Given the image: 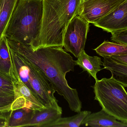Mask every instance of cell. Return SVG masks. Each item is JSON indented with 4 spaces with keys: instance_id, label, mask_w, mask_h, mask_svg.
<instances>
[{
    "instance_id": "7a4b0ae2",
    "label": "cell",
    "mask_w": 127,
    "mask_h": 127,
    "mask_svg": "<svg viewBox=\"0 0 127 127\" xmlns=\"http://www.w3.org/2000/svg\"><path fill=\"white\" fill-rule=\"evenodd\" d=\"M84 0H43L41 30L36 50L63 47L64 35L68 25L81 13Z\"/></svg>"
},
{
    "instance_id": "8992f818",
    "label": "cell",
    "mask_w": 127,
    "mask_h": 127,
    "mask_svg": "<svg viewBox=\"0 0 127 127\" xmlns=\"http://www.w3.org/2000/svg\"><path fill=\"white\" fill-rule=\"evenodd\" d=\"M89 24L80 16H76L68 25L64 35V50L77 58L84 50Z\"/></svg>"
},
{
    "instance_id": "277c9868",
    "label": "cell",
    "mask_w": 127,
    "mask_h": 127,
    "mask_svg": "<svg viewBox=\"0 0 127 127\" xmlns=\"http://www.w3.org/2000/svg\"><path fill=\"white\" fill-rule=\"evenodd\" d=\"M93 88L95 100L102 109L118 121L127 124V92L124 85L112 76L95 81Z\"/></svg>"
},
{
    "instance_id": "7c38bea8",
    "label": "cell",
    "mask_w": 127,
    "mask_h": 127,
    "mask_svg": "<svg viewBox=\"0 0 127 127\" xmlns=\"http://www.w3.org/2000/svg\"><path fill=\"white\" fill-rule=\"evenodd\" d=\"M75 63V65L78 66L84 71L87 72L95 81L98 80L97 73L102 69L101 66L103 65V62L100 57L97 56H89L84 50L78 55Z\"/></svg>"
},
{
    "instance_id": "5bb4252c",
    "label": "cell",
    "mask_w": 127,
    "mask_h": 127,
    "mask_svg": "<svg viewBox=\"0 0 127 127\" xmlns=\"http://www.w3.org/2000/svg\"><path fill=\"white\" fill-rule=\"evenodd\" d=\"M103 66L115 79L127 88V65L116 62L111 57H104Z\"/></svg>"
},
{
    "instance_id": "5b68a950",
    "label": "cell",
    "mask_w": 127,
    "mask_h": 127,
    "mask_svg": "<svg viewBox=\"0 0 127 127\" xmlns=\"http://www.w3.org/2000/svg\"><path fill=\"white\" fill-rule=\"evenodd\" d=\"M22 57L29 69L30 83L37 99L46 109H56L63 112L62 109L59 106L58 101L54 95L56 91L45 75Z\"/></svg>"
},
{
    "instance_id": "9a60e30c",
    "label": "cell",
    "mask_w": 127,
    "mask_h": 127,
    "mask_svg": "<svg viewBox=\"0 0 127 127\" xmlns=\"http://www.w3.org/2000/svg\"><path fill=\"white\" fill-rule=\"evenodd\" d=\"M12 62L7 40L3 36L0 40V73L12 80Z\"/></svg>"
},
{
    "instance_id": "2e32d148",
    "label": "cell",
    "mask_w": 127,
    "mask_h": 127,
    "mask_svg": "<svg viewBox=\"0 0 127 127\" xmlns=\"http://www.w3.org/2000/svg\"><path fill=\"white\" fill-rule=\"evenodd\" d=\"M94 50L103 58L111 57L113 56L127 54V45L115 42L104 41Z\"/></svg>"
},
{
    "instance_id": "ffe728a7",
    "label": "cell",
    "mask_w": 127,
    "mask_h": 127,
    "mask_svg": "<svg viewBox=\"0 0 127 127\" xmlns=\"http://www.w3.org/2000/svg\"><path fill=\"white\" fill-rule=\"evenodd\" d=\"M0 87L15 91L13 82L11 78L0 73Z\"/></svg>"
},
{
    "instance_id": "6da1fadb",
    "label": "cell",
    "mask_w": 127,
    "mask_h": 127,
    "mask_svg": "<svg viewBox=\"0 0 127 127\" xmlns=\"http://www.w3.org/2000/svg\"><path fill=\"white\" fill-rule=\"evenodd\" d=\"M7 40L11 50L41 70L50 81L56 92L67 101L71 111L79 113L82 103L76 89L69 85L65 77L73 72L75 60L63 48L46 47L33 50L30 46Z\"/></svg>"
},
{
    "instance_id": "603a6c76",
    "label": "cell",
    "mask_w": 127,
    "mask_h": 127,
    "mask_svg": "<svg viewBox=\"0 0 127 127\" xmlns=\"http://www.w3.org/2000/svg\"><path fill=\"white\" fill-rule=\"evenodd\" d=\"M111 58L116 62L127 65V54L113 56Z\"/></svg>"
},
{
    "instance_id": "52a82bcc",
    "label": "cell",
    "mask_w": 127,
    "mask_h": 127,
    "mask_svg": "<svg viewBox=\"0 0 127 127\" xmlns=\"http://www.w3.org/2000/svg\"><path fill=\"white\" fill-rule=\"evenodd\" d=\"M126 0H85L79 15L93 24L112 11Z\"/></svg>"
},
{
    "instance_id": "e0dca14e",
    "label": "cell",
    "mask_w": 127,
    "mask_h": 127,
    "mask_svg": "<svg viewBox=\"0 0 127 127\" xmlns=\"http://www.w3.org/2000/svg\"><path fill=\"white\" fill-rule=\"evenodd\" d=\"M19 0H0V40Z\"/></svg>"
},
{
    "instance_id": "9c48e42d",
    "label": "cell",
    "mask_w": 127,
    "mask_h": 127,
    "mask_svg": "<svg viewBox=\"0 0 127 127\" xmlns=\"http://www.w3.org/2000/svg\"><path fill=\"white\" fill-rule=\"evenodd\" d=\"M118 121L102 109L87 116L81 125L92 127H127V124Z\"/></svg>"
},
{
    "instance_id": "30bf717a",
    "label": "cell",
    "mask_w": 127,
    "mask_h": 127,
    "mask_svg": "<svg viewBox=\"0 0 127 127\" xmlns=\"http://www.w3.org/2000/svg\"><path fill=\"white\" fill-rule=\"evenodd\" d=\"M11 57L13 63L12 80L14 84L15 91L19 92L25 98L31 109L34 110H42L45 109L46 108L33 95L30 89L22 81L18 74L15 62L11 56Z\"/></svg>"
},
{
    "instance_id": "d6986e66",
    "label": "cell",
    "mask_w": 127,
    "mask_h": 127,
    "mask_svg": "<svg viewBox=\"0 0 127 127\" xmlns=\"http://www.w3.org/2000/svg\"><path fill=\"white\" fill-rule=\"evenodd\" d=\"M91 113L90 111H81L77 115L71 117H61L48 127H79L84 119Z\"/></svg>"
},
{
    "instance_id": "ac0fdd59",
    "label": "cell",
    "mask_w": 127,
    "mask_h": 127,
    "mask_svg": "<svg viewBox=\"0 0 127 127\" xmlns=\"http://www.w3.org/2000/svg\"><path fill=\"white\" fill-rule=\"evenodd\" d=\"M24 107H28V104L23 96L0 98V113L9 112Z\"/></svg>"
},
{
    "instance_id": "8fae6325",
    "label": "cell",
    "mask_w": 127,
    "mask_h": 127,
    "mask_svg": "<svg viewBox=\"0 0 127 127\" xmlns=\"http://www.w3.org/2000/svg\"><path fill=\"white\" fill-rule=\"evenodd\" d=\"M62 112L54 109L34 110L31 121L27 127H48L62 117Z\"/></svg>"
},
{
    "instance_id": "d4e9b609",
    "label": "cell",
    "mask_w": 127,
    "mask_h": 127,
    "mask_svg": "<svg viewBox=\"0 0 127 127\" xmlns=\"http://www.w3.org/2000/svg\"></svg>"
},
{
    "instance_id": "44dd1931",
    "label": "cell",
    "mask_w": 127,
    "mask_h": 127,
    "mask_svg": "<svg viewBox=\"0 0 127 127\" xmlns=\"http://www.w3.org/2000/svg\"><path fill=\"white\" fill-rule=\"evenodd\" d=\"M111 39L113 42L127 45V32L112 33Z\"/></svg>"
},
{
    "instance_id": "ba28073f",
    "label": "cell",
    "mask_w": 127,
    "mask_h": 127,
    "mask_svg": "<svg viewBox=\"0 0 127 127\" xmlns=\"http://www.w3.org/2000/svg\"><path fill=\"white\" fill-rule=\"evenodd\" d=\"M112 33L127 31V0L93 24Z\"/></svg>"
},
{
    "instance_id": "7402d4cb",
    "label": "cell",
    "mask_w": 127,
    "mask_h": 127,
    "mask_svg": "<svg viewBox=\"0 0 127 127\" xmlns=\"http://www.w3.org/2000/svg\"><path fill=\"white\" fill-rule=\"evenodd\" d=\"M19 95L14 90L6 89L0 87V98L15 97Z\"/></svg>"
},
{
    "instance_id": "4fadbf2b",
    "label": "cell",
    "mask_w": 127,
    "mask_h": 127,
    "mask_svg": "<svg viewBox=\"0 0 127 127\" xmlns=\"http://www.w3.org/2000/svg\"><path fill=\"white\" fill-rule=\"evenodd\" d=\"M34 111L28 107L11 110L7 117L6 127H27L32 119Z\"/></svg>"
},
{
    "instance_id": "3957f363",
    "label": "cell",
    "mask_w": 127,
    "mask_h": 127,
    "mask_svg": "<svg viewBox=\"0 0 127 127\" xmlns=\"http://www.w3.org/2000/svg\"><path fill=\"white\" fill-rule=\"evenodd\" d=\"M43 0H19L3 36L36 50L41 30Z\"/></svg>"
},
{
    "instance_id": "cb8c5ba5",
    "label": "cell",
    "mask_w": 127,
    "mask_h": 127,
    "mask_svg": "<svg viewBox=\"0 0 127 127\" xmlns=\"http://www.w3.org/2000/svg\"><path fill=\"white\" fill-rule=\"evenodd\" d=\"M7 117L0 115V127H6Z\"/></svg>"
}]
</instances>
